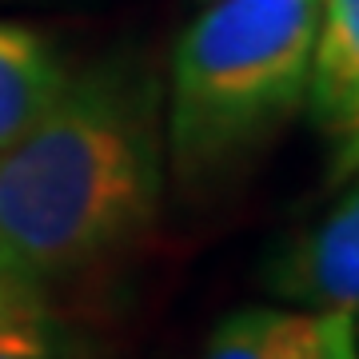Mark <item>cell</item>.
Wrapping results in <instances>:
<instances>
[{
    "mask_svg": "<svg viewBox=\"0 0 359 359\" xmlns=\"http://www.w3.org/2000/svg\"><path fill=\"white\" fill-rule=\"evenodd\" d=\"M164 88L116 52L65 76L0 148V292L52 299L96 280L152 231L164 200Z\"/></svg>",
    "mask_w": 359,
    "mask_h": 359,
    "instance_id": "obj_1",
    "label": "cell"
},
{
    "mask_svg": "<svg viewBox=\"0 0 359 359\" xmlns=\"http://www.w3.org/2000/svg\"><path fill=\"white\" fill-rule=\"evenodd\" d=\"M320 0H212L184 28L164 92L176 188H228L308 100Z\"/></svg>",
    "mask_w": 359,
    "mask_h": 359,
    "instance_id": "obj_2",
    "label": "cell"
},
{
    "mask_svg": "<svg viewBox=\"0 0 359 359\" xmlns=\"http://www.w3.org/2000/svg\"><path fill=\"white\" fill-rule=\"evenodd\" d=\"M344 184L320 219L287 236L264 259L259 283L280 304L344 316L359 335V172Z\"/></svg>",
    "mask_w": 359,
    "mask_h": 359,
    "instance_id": "obj_3",
    "label": "cell"
},
{
    "mask_svg": "<svg viewBox=\"0 0 359 359\" xmlns=\"http://www.w3.org/2000/svg\"><path fill=\"white\" fill-rule=\"evenodd\" d=\"M304 108L327 148V184H344L359 172V0H320Z\"/></svg>",
    "mask_w": 359,
    "mask_h": 359,
    "instance_id": "obj_4",
    "label": "cell"
},
{
    "mask_svg": "<svg viewBox=\"0 0 359 359\" xmlns=\"http://www.w3.org/2000/svg\"><path fill=\"white\" fill-rule=\"evenodd\" d=\"M344 332H355V327L335 311L256 304V308L231 311L212 327L204 359H316Z\"/></svg>",
    "mask_w": 359,
    "mask_h": 359,
    "instance_id": "obj_5",
    "label": "cell"
},
{
    "mask_svg": "<svg viewBox=\"0 0 359 359\" xmlns=\"http://www.w3.org/2000/svg\"><path fill=\"white\" fill-rule=\"evenodd\" d=\"M65 76L68 68L40 32L0 20V148L48 108Z\"/></svg>",
    "mask_w": 359,
    "mask_h": 359,
    "instance_id": "obj_6",
    "label": "cell"
},
{
    "mask_svg": "<svg viewBox=\"0 0 359 359\" xmlns=\"http://www.w3.org/2000/svg\"><path fill=\"white\" fill-rule=\"evenodd\" d=\"M0 359H100L52 299L0 292Z\"/></svg>",
    "mask_w": 359,
    "mask_h": 359,
    "instance_id": "obj_7",
    "label": "cell"
},
{
    "mask_svg": "<svg viewBox=\"0 0 359 359\" xmlns=\"http://www.w3.org/2000/svg\"><path fill=\"white\" fill-rule=\"evenodd\" d=\"M316 359H359V335L355 332H344L332 347H327V351H320Z\"/></svg>",
    "mask_w": 359,
    "mask_h": 359,
    "instance_id": "obj_8",
    "label": "cell"
}]
</instances>
